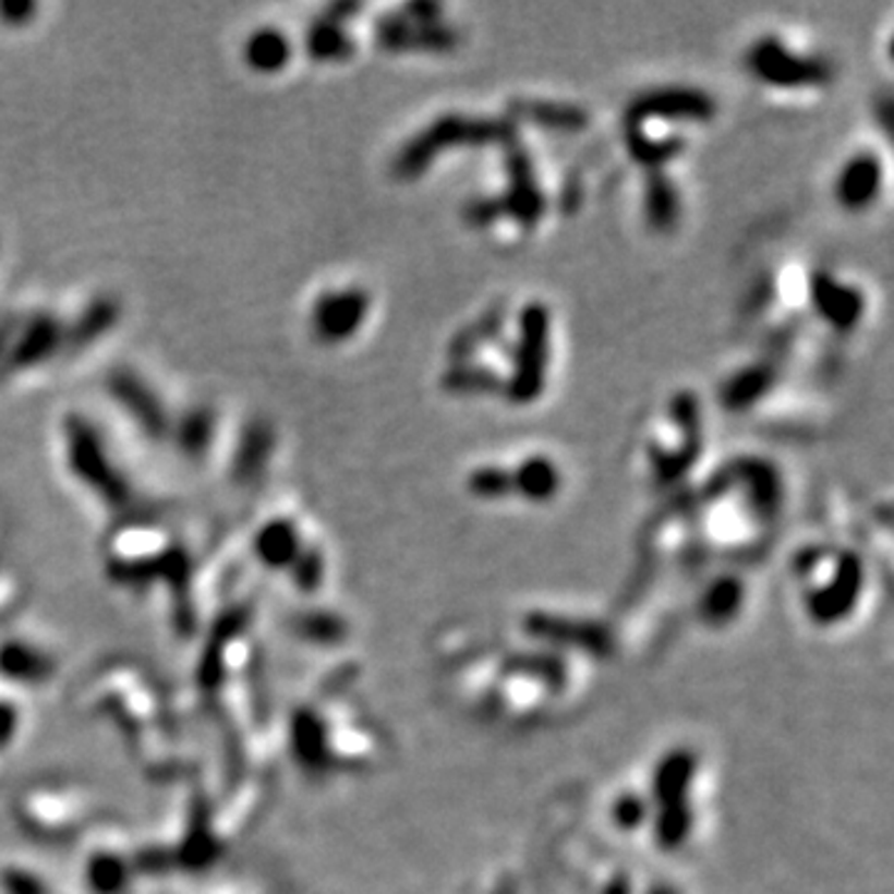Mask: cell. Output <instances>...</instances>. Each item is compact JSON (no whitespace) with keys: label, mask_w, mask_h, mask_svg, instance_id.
I'll use <instances>...</instances> for the list:
<instances>
[{"label":"cell","mask_w":894,"mask_h":894,"mask_svg":"<svg viewBox=\"0 0 894 894\" xmlns=\"http://www.w3.org/2000/svg\"><path fill=\"white\" fill-rule=\"evenodd\" d=\"M470 490L480 497H503L512 492V472L499 468H480L470 475Z\"/></svg>","instance_id":"18"},{"label":"cell","mask_w":894,"mask_h":894,"mask_svg":"<svg viewBox=\"0 0 894 894\" xmlns=\"http://www.w3.org/2000/svg\"><path fill=\"white\" fill-rule=\"evenodd\" d=\"M343 8L334 5L326 17L311 25L306 35V50L313 60L336 62L346 60L353 52L351 35L343 31Z\"/></svg>","instance_id":"13"},{"label":"cell","mask_w":894,"mask_h":894,"mask_svg":"<svg viewBox=\"0 0 894 894\" xmlns=\"http://www.w3.org/2000/svg\"><path fill=\"white\" fill-rule=\"evenodd\" d=\"M214 437V413L209 408H192L179 418L177 445L186 458H202Z\"/></svg>","instance_id":"15"},{"label":"cell","mask_w":894,"mask_h":894,"mask_svg":"<svg viewBox=\"0 0 894 894\" xmlns=\"http://www.w3.org/2000/svg\"><path fill=\"white\" fill-rule=\"evenodd\" d=\"M882 184V167L880 159L870 155V152H862L849 159L843 167V172L837 177L835 194L839 204L849 212H860L865 207H870L874 196L880 192Z\"/></svg>","instance_id":"9"},{"label":"cell","mask_w":894,"mask_h":894,"mask_svg":"<svg viewBox=\"0 0 894 894\" xmlns=\"http://www.w3.org/2000/svg\"><path fill=\"white\" fill-rule=\"evenodd\" d=\"M38 8L33 3H0V21L5 25H25L33 21Z\"/></svg>","instance_id":"19"},{"label":"cell","mask_w":894,"mask_h":894,"mask_svg":"<svg viewBox=\"0 0 894 894\" xmlns=\"http://www.w3.org/2000/svg\"><path fill=\"white\" fill-rule=\"evenodd\" d=\"M8 338H11V328L0 326V358H3L5 348H8Z\"/></svg>","instance_id":"20"},{"label":"cell","mask_w":894,"mask_h":894,"mask_svg":"<svg viewBox=\"0 0 894 894\" xmlns=\"http://www.w3.org/2000/svg\"><path fill=\"white\" fill-rule=\"evenodd\" d=\"M246 65L262 75H274L289 65L291 43L283 31L262 28L249 35L244 45Z\"/></svg>","instance_id":"14"},{"label":"cell","mask_w":894,"mask_h":894,"mask_svg":"<svg viewBox=\"0 0 894 894\" xmlns=\"http://www.w3.org/2000/svg\"><path fill=\"white\" fill-rule=\"evenodd\" d=\"M276 445V435L271 423L266 420H252L239 435L234 460H231V475L239 482L254 480L258 472L266 468Z\"/></svg>","instance_id":"12"},{"label":"cell","mask_w":894,"mask_h":894,"mask_svg":"<svg viewBox=\"0 0 894 894\" xmlns=\"http://www.w3.org/2000/svg\"><path fill=\"white\" fill-rule=\"evenodd\" d=\"M120 318V303L112 297H97L80 313L73 326L62 330V348L70 353L85 351L97 338H102Z\"/></svg>","instance_id":"11"},{"label":"cell","mask_w":894,"mask_h":894,"mask_svg":"<svg viewBox=\"0 0 894 894\" xmlns=\"http://www.w3.org/2000/svg\"><path fill=\"white\" fill-rule=\"evenodd\" d=\"M559 487V472L549 460L532 458L512 472V490L530 499H549Z\"/></svg>","instance_id":"16"},{"label":"cell","mask_w":894,"mask_h":894,"mask_svg":"<svg viewBox=\"0 0 894 894\" xmlns=\"http://www.w3.org/2000/svg\"><path fill=\"white\" fill-rule=\"evenodd\" d=\"M497 124L490 122H470V120H443L427 128L420 137H415L396 159V172L400 177H415L433 162L437 152L447 147H460L468 142H482L497 134Z\"/></svg>","instance_id":"3"},{"label":"cell","mask_w":894,"mask_h":894,"mask_svg":"<svg viewBox=\"0 0 894 894\" xmlns=\"http://www.w3.org/2000/svg\"><path fill=\"white\" fill-rule=\"evenodd\" d=\"M812 303L818 306L820 316H825V321L837 328H853L865 309L862 293L855 286L833 281L830 276H818L812 281Z\"/></svg>","instance_id":"10"},{"label":"cell","mask_w":894,"mask_h":894,"mask_svg":"<svg viewBox=\"0 0 894 894\" xmlns=\"http://www.w3.org/2000/svg\"><path fill=\"white\" fill-rule=\"evenodd\" d=\"M520 343L515 353V375L509 378V400L530 402L544 388L549 363V313L542 303H532L522 313Z\"/></svg>","instance_id":"1"},{"label":"cell","mask_w":894,"mask_h":894,"mask_svg":"<svg viewBox=\"0 0 894 894\" xmlns=\"http://www.w3.org/2000/svg\"><path fill=\"white\" fill-rule=\"evenodd\" d=\"M107 388L152 440H159L169 433V415L162 400L132 371H112L110 378H107Z\"/></svg>","instance_id":"6"},{"label":"cell","mask_w":894,"mask_h":894,"mask_svg":"<svg viewBox=\"0 0 894 894\" xmlns=\"http://www.w3.org/2000/svg\"><path fill=\"white\" fill-rule=\"evenodd\" d=\"M62 330L65 328L60 326V321L48 316V313L31 318L21 334H17L13 346L8 348L3 371L15 373L48 361L58 348H62Z\"/></svg>","instance_id":"7"},{"label":"cell","mask_w":894,"mask_h":894,"mask_svg":"<svg viewBox=\"0 0 894 894\" xmlns=\"http://www.w3.org/2000/svg\"><path fill=\"white\" fill-rule=\"evenodd\" d=\"M746 65L760 83L781 89L820 87L830 80V68L820 58L798 56L777 38L753 43L746 56Z\"/></svg>","instance_id":"2"},{"label":"cell","mask_w":894,"mask_h":894,"mask_svg":"<svg viewBox=\"0 0 894 894\" xmlns=\"http://www.w3.org/2000/svg\"><path fill=\"white\" fill-rule=\"evenodd\" d=\"M68 433V458L73 470L83 478L87 485L102 490L107 497L122 499L124 482L114 472L110 455L105 450V443L93 425L85 418H70L65 425Z\"/></svg>","instance_id":"4"},{"label":"cell","mask_w":894,"mask_h":894,"mask_svg":"<svg viewBox=\"0 0 894 894\" xmlns=\"http://www.w3.org/2000/svg\"><path fill=\"white\" fill-rule=\"evenodd\" d=\"M647 207H649L651 224H656V227H661V229L668 227V224H674L676 192H674V186H670L661 174H656L654 179H651L649 192H647Z\"/></svg>","instance_id":"17"},{"label":"cell","mask_w":894,"mask_h":894,"mask_svg":"<svg viewBox=\"0 0 894 894\" xmlns=\"http://www.w3.org/2000/svg\"><path fill=\"white\" fill-rule=\"evenodd\" d=\"M413 17H386L378 28V43L386 50H443L452 35L443 31L433 17L420 15V8H410Z\"/></svg>","instance_id":"8"},{"label":"cell","mask_w":894,"mask_h":894,"mask_svg":"<svg viewBox=\"0 0 894 894\" xmlns=\"http://www.w3.org/2000/svg\"><path fill=\"white\" fill-rule=\"evenodd\" d=\"M371 309L365 289L328 291L311 309V334L321 343H343L363 326Z\"/></svg>","instance_id":"5"}]
</instances>
